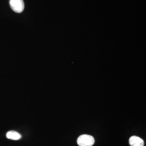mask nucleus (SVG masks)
<instances>
[{
    "label": "nucleus",
    "mask_w": 146,
    "mask_h": 146,
    "mask_svg": "<svg viewBox=\"0 0 146 146\" xmlns=\"http://www.w3.org/2000/svg\"><path fill=\"white\" fill-rule=\"evenodd\" d=\"M94 142V137L87 134L80 136L77 140V143L79 146H92Z\"/></svg>",
    "instance_id": "f257e3e1"
},
{
    "label": "nucleus",
    "mask_w": 146,
    "mask_h": 146,
    "mask_svg": "<svg viewBox=\"0 0 146 146\" xmlns=\"http://www.w3.org/2000/svg\"><path fill=\"white\" fill-rule=\"evenodd\" d=\"M10 5L13 11L17 13H22L25 8V3L23 0H10Z\"/></svg>",
    "instance_id": "f03ea898"
},
{
    "label": "nucleus",
    "mask_w": 146,
    "mask_h": 146,
    "mask_svg": "<svg viewBox=\"0 0 146 146\" xmlns=\"http://www.w3.org/2000/svg\"><path fill=\"white\" fill-rule=\"evenodd\" d=\"M129 143L131 146H144V141L137 136H133L130 137Z\"/></svg>",
    "instance_id": "7ed1b4c3"
},
{
    "label": "nucleus",
    "mask_w": 146,
    "mask_h": 146,
    "mask_svg": "<svg viewBox=\"0 0 146 146\" xmlns=\"http://www.w3.org/2000/svg\"><path fill=\"white\" fill-rule=\"evenodd\" d=\"M6 137L10 140H20L22 137V136L20 133L16 131H8Z\"/></svg>",
    "instance_id": "20e7f679"
}]
</instances>
